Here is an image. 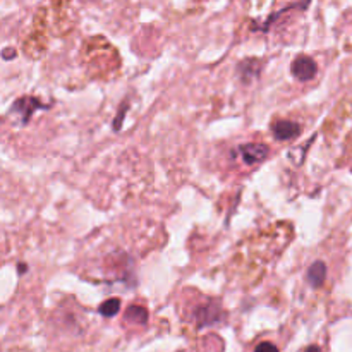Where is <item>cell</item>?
Segmentation results:
<instances>
[{"mask_svg":"<svg viewBox=\"0 0 352 352\" xmlns=\"http://www.w3.org/2000/svg\"><path fill=\"white\" fill-rule=\"evenodd\" d=\"M195 320H196V325H198V329H205V327L217 325V323H220L223 320V309L220 308L219 302L210 301L196 309Z\"/></svg>","mask_w":352,"mask_h":352,"instance_id":"cell-1","label":"cell"},{"mask_svg":"<svg viewBox=\"0 0 352 352\" xmlns=\"http://www.w3.org/2000/svg\"><path fill=\"white\" fill-rule=\"evenodd\" d=\"M38 109H48V107L41 105L40 100L33 98V96H23V98L16 100V102L12 103V107H10V113L19 117L21 124H28L30 122L31 116H33Z\"/></svg>","mask_w":352,"mask_h":352,"instance_id":"cell-2","label":"cell"},{"mask_svg":"<svg viewBox=\"0 0 352 352\" xmlns=\"http://www.w3.org/2000/svg\"><path fill=\"white\" fill-rule=\"evenodd\" d=\"M291 71L292 76H294L296 79H299V81H311L316 76V72H318V65H316V62L313 60L311 57H308V55H299V57L294 58V62H292Z\"/></svg>","mask_w":352,"mask_h":352,"instance_id":"cell-3","label":"cell"},{"mask_svg":"<svg viewBox=\"0 0 352 352\" xmlns=\"http://www.w3.org/2000/svg\"><path fill=\"white\" fill-rule=\"evenodd\" d=\"M272 131H274L275 140L278 141H287V140H294L301 134V126L294 120H277L272 126Z\"/></svg>","mask_w":352,"mask_h":352,"instance_id":"cell-4","label":"cell"},{"mask_svg":"<svg viewBox=\"0 0 352 352\" xmlns=\"http://www.w3.org/2000/svg\"><path fill=\"white\" fill-rule=\"evenodd\" d=\"M239 151L243 160L250 165L258 164V162H263L265 158L268 157V148L265 146V144H256V143L244 144V146L239 148Z\"/></svg>","mask_w":352,"mask_h":352,"instance_id":"cell-5","label":"cell"},{"mask_svg":"<svg viewBox=\"0 0 352 352\" xmlns=\"http://www.w3.org/2000/svg\"><path fill=\"white\" fill-rule=\"evenodd\" d=\"M327 278V265L323 261H315L308 270V282L311 287L318 289L325 284Z\"/></svg>","mask_w":352,"mask_h":352,"instance_id":"cell-6","label":"cell"},{"mask_svg":"<svg viewBox=\"0 0 352 352\" xmlns=\"http://www.w3.org/2000/svg\"><path fill=\"white\" fill-rule=\"evenodd\" d=\"M260 67L261 65L256 58H248V60L241 62L237 71H239L241 79H243V81H251V79L258 78V74H260Z\"/></svg>","mask_w":352,"mask_h":352,"instance_id":"cell-7","label":"cell"},{"mask_svg":"<svg viewBox=\"0 0 352 352\" xmlns=\"http://www.w3.org/2000/svg\"><path fill=\"white\" fill-rule=\"evenodd\" d=\"M127 322H133L136 325H146L148 323V311L143 306H129L126 311Z\"/></svg>","mask_w":352,"mask_h":352,"instance_id":"cell-8","label":"cell"},{"mask_svg":"<svg viewBox=\"0 0 352 352\" xmlns=\"http://www.w3.org/2000/svg\"><path fill=\"white\" fill-rule=\"evenodd\" d=\"M120 309V301L117 298H112V299H107L105 302H102L98 308V313L102 316H107V318H113V316L119 313Z\"/></svg>","mask_w":352,"mask_h":352,"instance_id":"cell-9","label":"cell"},{"mask_svg":"<svg viewBox=\"0 0 352 352\" xmlns=\"http://www.w3.org/2000/svg\"><path fill=\"white\" fill-rule=\"evenodd\" d=\"M254 352H278V349H277V346H274L272 342H261V344H258Z\"/></svg>","mask_w":352,"mask_h":352,"instance_id":"cell-10","label":"cell"},{"mask_svg":"<svg viewBox=\"0 0 352 352\" xmlns=\"http://www.w3.org/2000/svg\"><path fill=\"white\" fill-rule=\"evenodd\" d=\"M305 352H322V349H320L318 346H309L308 349H306Z\"/></svg>","mask_w":352,"mask_h":352,"instance_id":"cell-11","label":"cell"}]
</instances>
